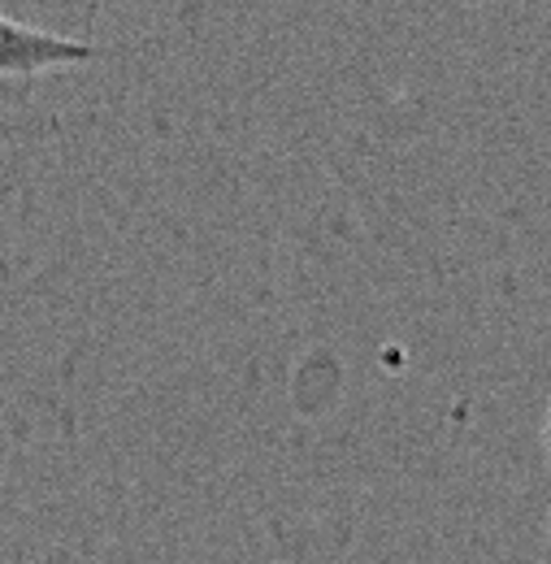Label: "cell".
I'll return each instance as SVG.
<instances>
[{
	"instance_id": "6da1fadb",
	"label": "cell",
	"mask_w": 551,
	"mask_h": 564,
	"mask_svg": "<svg viewBox=\"0 0 551 564\" xmlns=\"http://www.w3.org/2000/svg\"><path fill=\"white\" fill-rule=\"evenodd\" d=\"M96 57H100V48L87 40L40 31V26H26V22L0 13V83L74 70V66H87Z\"/></svg>"
},
{
	"instance_id": "7a4b0ae2",
	"label": "cell",
	"mask_w": 551,
	"mask_h": 564,
	"mask_svg": "<svg viewBox=\"0 0 551 564\" xmlns=\"http://www.w3.org/2000/svg\"><path fill=\"white\" fill-rule=\"evenodd\" d=\"M543 456H548V469H551V400H548V413H543Z\"/></svg>"
}]
</instances>
